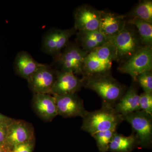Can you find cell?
<instances>
[{"instance_id":"1","label":"cell","mask_w":152,"mask_h":152,"mask_svg":"<svg viewBox=\"0 0 152 152\" xmlns=\"http://www.w3.org/2000/svg\"><path fill=\"white\" fill-rule=\"evenodd\" d=\"M84 87L95 91L102 100V103L114 107L122 97L126 87L110 73L84 77Z\"/></svg>"},{"instance_id":"2","label":"cell","mask_w":152,"mask_h":152,"mask_svg":"<svg viewBox=\"0 0 152 152\" xmlns=\"http://www.w3.org/2000/svg\"><path fill=\"white\" fill-rule=\"evenodd\" d=\"M82 118L81 129L91 135L99 132L117 129L124 121V116L117 113L114 107L103 103L100 109L88 111Z\"/></svg>"},{"instance_id":"3","label":"cell","mask_w":152,"mask_h":152,"mask_svg":"<svg viewBox=\"0 0 152 152\" xmlns=\"http://www.w3.org/2000/svg\"><path fill=\"white\" fill-rule=\"evenodd\" d=\"M116 59V50L108 41L88 53L85 59L83 77L110 73L113 62Z\"/></svg>"},{"instance_id":"4","label":"cell","mask_w":152,"mask_h":152,"mask_svg":"<svg viewBox=\"0 0 152 152\" xmlns=\"http://www.w3.org/2000/svg\"><path fill=\"white\" fill-rule=\"evenodd\" d=\"M117 52L116 61L123 64L144 47L137 32L130 25H126L116 35L108 39Z\"/></svg>"},{"instance_id":"5","label":"cell","mask_w":152,"mask_h":152,"mask_svg":"<svg viewBox=\"0 0 152 152\" xmlns=\"http://www.w3.org/2000/svg\"><path fill=\"white\" fill-rule=\"evenodd\" d=\"M88 54L77 43L69 42L54 63L58 68V70L71 72L76 75H83L85 59Z\"/></svg>"},{"instance_id":"6","label":"cell","mask_w":152,"mask_h":152,"mask_svg":"<svg viewBox=\"0 0 152 152\" xmlns=\"http://www.w3.org/2000/svg\"><path fill=\"white\" fill-rule=\"evenodd\" d=\"M77 32L75 27L68 29L52 28L47 31L42 38L41 50L56 60L69 43L70 39Z\"/></svg>"},{"instance_id":"7","label":"cell","mask_w":152,"mask_h":152,"mask_svg":"<svg viewBox=\"0 0 152 152\" xmlns=\"http://www.w3.org/2000/svg\"><path fill=\"white\" fill-rule=\"evenodd\" d=\"M124 121L130 124L139 142V145L149 148L152 145V115L142 111L124 116Z\"/></svg>"},{"instance_id":"8","label":"cell","mask_w":152,"mask_h":152,"mask_svg":"<svg viewBox=\"0 0 152 152\" xmlns=\"http://www.w3.org/2000/svg\"><path fill=\"white\" fill-rule=\"evenodd\" d=\"M57 70L53 66L41 64L37 71L28 79V85L34 94H52Z\"/></svg>"},{"instance_id":"9","label":"cell","mask_w":152,"mask_h":152,"mask_svg":"<svg viewBox=\"0 0 152 152\" xmlns=\"http://www.w3.org/2000/svg\"><path fill=\"white\" fill-rule=\"evenodd\" d=\"M152 69V48L147 46L143 47L118 68L122 73L129 75L134 82L139 75Z\"/></svg>"},{"instance_id":"10","label":"cell","mask_w":152,"mask_h":152,"mask_svg":"<svg viewBox=\"0 0 152 152\" xmlns=\"http://www.w3.org/2000/svg\"><path fill=\"white\" fill-rule=\"evenodd\" d=\"M35 140L31 124L21 120L12 119L8 126L6 146L9 150L19 144Z\"/></svg>"},{"instance_id":"11","label":"cell","mask_w":152,"mask_h":152,"mask_svg":"<svg viewBox=\"0 0 152 152\" xmlns=\"http://www.w3.org/2000/svg\"><path fill=\"white\" fill-rule=\"evenodd\" d=\"M74 16V27L77 31L99 30L100 23V11L88 5L83 4L75 9Z\"/></svg>"},{"instance_id":"12","label":"cell","mask_w":152,"mask_h":152,"mask_svg":"<svg viewBox=\"0 0 152 152\" xmlns=\"http://www.w3.org/2000/svg\"><path fill=\"white\" fill-rule=\"evenodd\" d=\"M53 96L56 100L58 115L64 118H83L88 112L85 108L83 101L77 93Z\"/></svg>"},{"instance_id":"13","label":"cell","mask_w":152,"mask_h":152,"mask_svg":"<svg viewBox=\"0 0 152 152\" xmlns=\"http://www.w3.org/2000/svg\"><path fill=\"white\" fill-rule=\"evenodd\" d=\"M57 70L56 79L52 89V95L75 94L84 87L83 78H79L71 72Z\"/></svg>"},{"instance_id":"14","label":"cell","mask_w":152,"mask_h":152,"mask_svg":"<svg viewBox=\"0 0 152 152\" xmlns=\"http://www.w3.org/2000/svg\"><path fill=\"white\" fill-rule=\"evenodd\" d=\"M32 106L38 116L45 121H52L58 115L55 97L51 95L34 94Z\"/></svg>"},{"instance_id":"15","label":"cell","mask_w":152,"mask_h":152,"mask_svg":"<svg viewBox=\"0 0 152 152\" xmlns=\"http://www.w3.org/2000/svg\"><path fill=\"white\" fill-rule=\"evenodd\" d=\"M127 17L111 12L101 11L100 23L99 31L107 39L116 35L127 25Z\"/></svg>"},{"instance_id":"16","label":"cell","mask_w":152,"mask_h":152,"mask_svg":"<svg viewBox=\"0 0 152 152\" xmlns=\"http://www.w3.org/2000/svg\"><path fill=\"white\" fill-rule=\"evenodd\" d=\"M114 109L123 116L140 110V95L137 87L132 84L114 106Z\"/></svg>"},{"instance_id":"17","label":"cell","mask_w":152,"mask_h":152,"mask_svg":"<svg viewBox=\"0 0 152 152\" xmlns=\"http://www.w3.org/2000/svg\"><path fill=\"white\" fill-rule=\"evenodd\" d=\"M26 51H22L17 53L13 63L14 70L17 75L27 80L37 71L40 65Z\"/></svg>"},{"instance_id":"18","label":"cell","mask_w":152,"mask_h":152,"mask_svg":"<svg viewBox=\"0 0 152 152\" xmlns=\"http://www.w3.org/2000/svg\"><path fill=\"white\" fill-rule=\"evenodd\" d=\"M77 36L76 42L88 53L102 46L108 42L107 38L99 30L78 31Z\"/></svg>"},{"instance_id":"19","label":"cell","mask_w":152,"mask_h":152,"mask_svg":"<svg viewBox=\"0 0 152 152\" xmlns=\"http://www.w3.org/2000/svg\"><path fill=\"white\" fill-rule=\"evenodd\" d=\"M139 145V142L135 133L125 136L116 132L109 145L108 151L131 152Z\"/></svg>"},{"instance_id":"20","label":"cell","mask_w":152,"mask_h":152,"mask_svg":"<svg viewBox=\"0 0 152 152\" xmlns=\"http://www.w3.org/2000/svg\"><path fill=\"white\" fill-rule=\"evenodd\" d=\"M127 24L134 26L137 29L144 46L152 47V23L136 18L127 21Z\"/></svg>"},{"instance_id":"21","label":"cell","mask_w":152,"mask_h":152,"mask_svg":"<svg viewBox=\"0 0 152 152\" xmlns=\"http://www.w3.org/2000/svg\"><path fill=\"white\" fill-rule=\"evenodd\" d=\"M129 16L152 23V1L143 0L139 2Z\"/></svg>"},{"instance_id":"22","label":"cell","mask_w":152,"mask_h":152,"mask_svg":"<svg viewBox=\"0 0 152 152\" xmlns=\"http://www.w3.org/2000/svg\"><path fill=\"white\" fill-rule=\"evenodd\" d=\"M117 129L103 131L91 135L96 143L99 152L108 151L109 145Z\"/></svg>"},{"instance_id":"23","label":"cell","mask_w":152,"mask_h":152,"mask_svg":"<svg viewBox=\"0 0 152 152\" xmlns=\"http://www.w3.org/2000/svg\"><path fill=\"white\" fill-rule=\"evenodd\" d=\"M135 82L142 87L144 92L152 94V71H145L140 74L137 76Z\"/></svg>"},{"instance_id":"24","label":"cell","mask_w":152,"mask_h":152,"mask_svg":"<svg viewBox=\"0 0 152 152\" xmlns=\"http://www.w3.org/2000/svg\"><path fill=\"white\" fill-rule=\"evenodd\" d=\"M140 110L152 115V94L143 93L140 95Z\"/></svg>"},{"instance_id":"25","label":"cell","mask_w":152,"mask_h":152,"mask_svg":"<svg viewBox=\"0 0 152 152\" xmlns=\"http://www.w3.org/2000/svg\"><path fill=\"white\" fill-rule=\"evenodd\" d=\"M35 140L19 144L13 147L10 152H33Z\"/></svg>"},{"instance_id":"26","label":"cell","mask_w":152,"mask_h":152,"mask_svg":"<svg viewBox=\"0 0 152 152\" xmlns=\"http://www.w3.org/2000/svg\"><path fill=\"white\" fill-rule=\"evenodd\" d=\"M9 124H0V146L7 148L5 142Z\"/></svg>"},{"instance_id":"27","label":"cell","mask_w":152,"mask_h":152,"mask_svg":"<svg viewBox=\"0 0 152 152\" xmlns=\"http://www.w3.org/2000/svg\"><path fill=\"white\" fill-rule=\"evenodd\" d=\"M12 119L0 113V124H9Z\"/></svg>"},{"instance_id":"28","label":"cell","mask_w":152,"mask_h":152,"mask_svg":"<svg viewBox=\"0 0 152 152\" xmlns=\"http://www.w3.org/2000/svg\"><path fill=\"white\" fill-rule=\"evenodd\" d=\"M10 151L4 147L0 146V152H10Z\"/></svg>"}]
</instances>
